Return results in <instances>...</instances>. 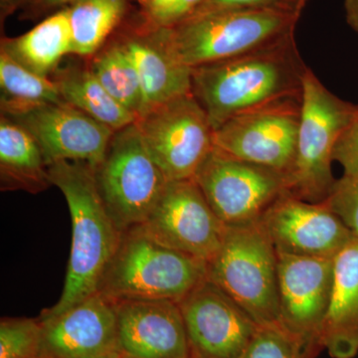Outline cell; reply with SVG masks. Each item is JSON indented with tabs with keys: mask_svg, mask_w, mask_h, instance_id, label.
<instances>
[{
	"mask_svg": "<svg viewBox=\"0 0 358 358\" xmlns=\"http://www.w3.org/2000/svg\"><path fill=\"white\" fill-rule=\"evenodd\" d=\"M308 67L294 37L274 46L192 69V94L214 131L241 115L301 109Z\"/></svg>",
	"mask_w": 358,
	"mask_h": 358,
	"instance_id": "cell-1",
	"label": "cell"
},
{
	"mask_svg": "<svg viewBox=\"0 0 358 358\" xmlns=\"http://www.w3.org/2000/svg\"><path fill=\"white\" fill-rule=\"evenodd\" d=\"M52 185L69 207L72 245L64 289L44 315H57L99 292L122 232L110 218L96 188L94 169L85 162H58L49 166Z\"/></svg>",
	"mask_w": 358,
	"mask_h": 358,
	"instance_id": "cell-2",
	"label": "cell"
},
{
	"mask_svg": "<svg viewBox=\"0 0 358 358\" xmlns=\"http://www.w3.org/2000/svg\"><path fill=\"white\" fill-rule=\"evenodd\" d=\"M300 16L241 8H202L164 26L176 55L190 69L240 57L293 38Z\"/></svg>",
	"mask_w": 358,
	"mask_h": 358,
	"instance_id": "cell-3",
	"label": "cell"
},
{
	"mask_svg": "<svg viewBox=\"0 0 358 358\" xmlns=\"http://www.w3.org/2000/svg\"><path fill=\"white\" fill-rule=\"evenodd\" d=\"M207 280V263L169 248L140 227L122 233L99 292L112 300L179 303Z\"/></svg>",
	"mask_w": 358,
	"mask_h": 358,
	"instance_id": "cell-4",
	"label": "cell"
},
{
	"mask_svg": "<svg viewBox=\"0 0 358 358\" xmlns=\"http://www.w3.org/2000/svg\"><path fill=\"white\" fill-rule=\"evenodd\" d=\"M357 115L358 106L334 95L308 68L296 155L285 176L289 193L312 203L329 197L336 181L331 169L334 148Z\"/></svg>",
	"mask_w": 358,
	"mask_h": 358,
	"instance_id": "cell-5",
	"label": "cell"
},
{
	"mask_svg": "<svg viewBox=\"0 0 358 358\" xmlns=\"http://www.w3.org/2000/svg\"><path fill=\"white\" fill-rule=\"evenodd\" d=\"M207 280L259 326L280 322L278 255L260 222L226 227L220 248L207 262Z\"/></svg>",
	"mask_w": 358,
	"mask_h": 358,
	"instance_id": "cell-6",
	"label": "cell"
},
{
	"mask_svg": "<svg viewBox=\"0 0 358 358\" xmlns=\"http://www.w3.org/2000/svg\"><path fill=\"white\" fill-rule=\"evenodd\" d=\"M94 174L103 203L122 233L147 220L169 182L136 122L115 131Z\"/></svg>",
	"mask_w": 358,
	"mask_h": 358,
	"instance_id": "cell-7",
	"label": "cell"
},
{
	"mask_svg": "<svg viewBox=\"0 0 358 358\" xmlns=\"http://www.w3.org/2000/svg\"><path fill=\"white\" fill-rule=\"evenodd\" d=\"M193 180L225 227L260 222L287 189L284 174L214 148Z\"/></svg>",
	"mask_w": 358,
	"mask_h": 358,
	"instance_id": "cell-8",
	"label": "cell"
},
{
	"mask_svg": "<svg viewBox=\"0 0 358 358\" xmlns=\"http://www.w3.org/2000/svg\"><path fill=\"white\" fill-rule=\"evenodd\" d=\"M136 124L169 181L193 179L214 148L213 127L192 93L148 110Z\"/></svg>",
	"mask_w": 358,
	"mask_h": 358,
	"instance_id": "cell-9",
	"label": "cell"
},
{
	"mask_svg": "<svg viewBox=\"0 0 358 358\" xmlns=\"http://www.w3.org/2000/svg\"><path fill=\"white\" fill-rule=\"evenodd\" d=\"M140 227L169 248L208 262L222 244L226 227L193 179L169 181Z\"/></svg>",
	"mask_w": 358,
	"mask_h": 358,
	"instance_id": "cell-10",
	"label": "cell"
},
{
	"mask_svg": "<svg viewBox=\"0 0 358 358\" xmlns=\"http://www.w3.org/2000/svg\"><path fill=\"white\" fill-rule=\"evenodd\" d=\"M37 358H122L115 303L100 292L57 315L38 317Z\"/></svg>",
	"mask_w": 358,
	"mask_h": 358,
	"instance_id": "cell-11",
	"label": "cell"
},
{
	"mask_svg": "<svg viewBox=\"0 0 358 358\" xmlns=\"http://www.w3.org/2000/svg\"><path fill=\"white\" fill-rule=\"evenodd\" d=\"M178 305L190 358H241L259 327L243 308L208 280Z\"/></svg>",
	"mask_w": 358,
	"mask_h": 358,
	"instance_id": "cell-12",
	"label": "cell"
},
{
	"mask_svg": "<svg viewBox=\"0 0 358 358\" xmlns=\"http://www.w3.org/2000/svg\"><path fill=\"white\" fill-rule=\"evenodd\" d=\"M275 252L285 255L334 259L355 239L324 203H312L285 193L260 221Z\"/></svg>",
	"mask_w": 358,
	"mask_h": 358,
	"instance_id": "cell-13",
	"label": "cell"
},
{
	"mask_svg": "<svg viewBox=\"0 0 358 358\" xmlns=\"http://www.w3.org/2000/svg\"><path fill=\"white\" fill-rule=\"evenodd\" d=\"M27 129L48 166L58 162L100 164L115 131L74 106L48 103L8 117Z\"/></svg>",
	"mask_w": 358,
	"mask_h": 358,
	"instance_id": "cell-14",
	"label": "cell"
},
{
	"mask_svg": "<svg viewBox=\"0 0 358 358\" xmlns=\"http://www.w3.org/2000/svg\"><path fill=\"white\" fill-rule=\"evenodd\" d=\"M280 324L322 350L320 333L334 284V260L277 253Z\"/></svg>",
	"mask_w": 358,
	"mask_h": 358,
	"instance_id": "cell-15",
	"label": "cell"
},
{
	"mask_svg": "<svg viewBox=\"0 0 358 358\" xmlns=\"http://www.w3.org/2000/svg\"><path fill=\"white\" fill-rule=\"evenodd\" d=\"M301 109L241 115L214 131V148L238 159L288 173L296 155Z\"/></svg>",
	"mask_w": 358,
	"mask_h": 358,
	"instance_id": "cell-16",
	"label": "cell"
},
{
	"mask_svg": "<svg viewBox=\"0 0 358 358\" xmlns=\"http://www.w3.org/2000/svg\"><path fill=\"white\" fill-rule=\"evenodd\" d=\"M115 303L122 358H190L178 303L166 300Z\"/></svg>",
	"mask_w": 358,
	"mask_h": 358,
	"instance_id": "cell-17",
	"label": "cell"
},
{
	"mask_svg": "<svg viewBox=\"0 0 358 358\" xmlns=\"http://www.w3.org/2000/svg\"><path fill=\"white\" fill-rule=\"evenodd\" d=\"M119 42L128 52L140 78L145 98L143 114L192 93V69L183 64L171 49L164 26L155 25L147 33L127 35Z\"/></svg>",
	"mask_w": 358,
	"mask_h": 358,
	"instance_id": "cell-18",
	"label": "cell"
},
{
	"mask_svg": "<svg viewBox=\"0 0 358 358\" xmlns=\"http://www.w3.org/2000/svg\"><path fill=\"white\" fill-rule=\"evenodd\" d=\"M320 343L333 358H355L358 355L357 238L334 258L333 291Z\"/></svg>",
	"mask_w": 358,
	"mask_h": 358,
	"instance_id": "cell-19",
	"label": "cell"
},
{
	"mask_svg": "<svg viewBox=\"0 0 358 358\" xmlns=\"http://www.w3.org/2000/svg\"><path fill=\"white\" fill-rule=\"evenodd\" d=\"M52 185L49 166L38 143L10 117L0 120V189L37 194Z\"/></svg>",
	"mask_w": 358,
	"mask_h": 358,
	"instance_id": "cell-20",
	"label": "cell"
},
{
	"mask_svg": "<svg viewBox=\"0 0 358 358\" xmlns=\"http://www.w3.org/2000/svg\"><path fill=\"white\" fill-rule=\"evenodd\" d=\"M28 70L51 77L62 59L72 55V34L68 9L49 16L16 38L2 40L1 49Z\"/></svg>",
	"mask_w": 358,
	"mask_h": 358,
	"instance_id": "cell-21",
	"label": "cell"
},
{
	"mask_svg": "<svg viewBox=\"0 0 358 358\" xmlns=\"http://www.w3.org/2000/svg\"><path fill=\"white\" fill-rule=\"evenodd\" d=\"M64 102L117 131L134 124L138 117L110 95L89 65L57 69L51 76Z\"/></svg>",
	"mask_w": 358,
	"mask_h": 358,
	"instance_id": "cell-22",
	"label": "cell"
},
{
	"mask_svg": "<svg viewBox=\"0 0 358 358\" xmlns=\"http://www.w3.org/2000/svg\"><path fill=\"white\" fill-rule=\"evenodd\" d=\"M1 115L15 117L48 103L62 102L57 85L51 77L41 76L0 50Z\"/></svg>",
	"mask_w": 358,
	"mask_h": 358,
	"instance_id": "cell-23",
	"label": "cell"
},
{
	"mask_svg": "<svg viewBox=\"0 0 358 358\" xmlns=\"http://www.w3.org/2000/svg\"><path fill=\"white\" fill-rule=\"evenodd\" d=\"M124 7V0H79L67 8L72 55L91 59L98 53L121 20Z\"/></svg>",
	"mask_w": 358,
	"mask_h": 358,
	"instance_id": "cell-24",
	"label": "cell"
},
{
	"mask_svg": "<svg viewBox=\"0 0 358 358\" xmlns=\"http://www.w3.org/2000/svg\"><path fill=\"white\" fill-rule=\"evenodd\" d=\"M89 67L110 95L140 117L145 112V98L133 61L119 41L103 47L89 59Z\"/></svg>",
	"mask_w": 358,
	"mask_h": 358,
	"instance_id": "cell-25",
	"label": "cell"
},
{
	"mask_svg": "<svg viewBox=\"0 0 358 358\" xmlns=\"http://www.w3.org/2000/svg\"><path fill=\"white\" fill-rule=\"evenodd\" d=\"M320 350L277 322L259 326L241 358H315Z\"/></svg>",
	"mask_w": 358,
	"mask_h": 358,
	"instance_id": "cell-26",
	"label": "cell"
},
{
	"mask_svg": "<svg viewBox=\"0 0 358 358\" xmlns=\"http://www.w3.org/2000/svg\"><path fill=\"white\" fill-rule=\"evenodd\" d=\"M40 343L38 319H2L0 358H37Z\"/></svg>",
	"mask_w": 358,
	"mask_h": 358,
	"instance_id": "cell-27",
	"label": "cell"
},
{
	"mask_svg": "<svg viewBox=\"0 0 358 358\" xmlns=\"http://www.w3.org/2000/svg\"><path fill=\"white\" fill-rule=\"evenodd\" d=\"M322 203L331 209L358 239V173L336 179L331 194Z\"/></svg>",
	"mask_w": 358,
	"mask_h": 358,
	"instance_id": "cell-28",
	"label": "cell"
},
{
	"mask_svg": "<svg viewBox=\"0 0 358 358\" xmlns=\"http://www.w3.org/2000/svg\"><path fill=\"white\" fill-rule=\"evenodd\" d=\"M308 0H205L202 8L260 9L300 16ZM197 9V10H199Z\"/></svg>",
	"mask_w": 358,
	"mask_h": 358,
	"instance_id": "cell-29",
	"label": "cell"
},
{
	"mask_svg": "<svg viewBox=\"0 0 358 358\" xmlns=\"http://www.w3.org/2000/svg\"><path fill=\"white\" fill-rule=\"evenodd\" d=\"M334 162L343 167V176L358 173V115L336 143Z\"/></svg>",
	"mask_w": 358,
	"mask_h": 358,
	"instance_id": "cell-30",
	"label": "cell"
},
{
	"mask_svg": "<svg viewBox=\"0 0 358 358\" xmlns=\"http://www.w3.org/2000/svg\"><path fill=\"white\" fill-rule=\"evenodd\" d=\"M155 25H162L179 0H141Z\"/></svg>",
	"mask_w": 358,
	"mask_h": 358,
	"instance_id": "cell-31",
	"label": "cell"
},
{
	"mask_svg": "<svg viewBox=\"0 0 358 358\" xmlns=\"http://www.w3.org/2000/svg\"><path fill=\"white\" fill-rule=\"evenodd\" d=\"M205 0H179L178 6L174 7L173 11L167 15L166 20L160 26H171L183 18L187 17L190 14L195 13Z\"/></svg>",
	"mask_w": 358,
	"mask_h": 358,
	"instance_id": "cell-32",
	"label": "cell"
},
{
	"mask_svg": "<svg viewBox=\"0 0 358 358\" xmlns=\"http://www.w3.org/2000/svg\"><path fill=\"white\" fill-rule=\"evenodd\" d=\"M346 21L358 33V0H345Z\"/></svg>",
	"mask_w": 358,
	"mask_h": 358,
	"instance_id": "cell-33",
	"label": "cell"
},
{
	"mask_svg": "<svg viewBox=\"0 0 358 358\" xmlns=\"http://www.w3.org/2000/svg\"><path fill=\"white\" fill-rule=\"evenodd\" d=\"M79 1V0H37L40 6L44 8H50V7H55L63 6V4L74 3V2Z\"/></svg>",
	"mask_w": 358,
	"mask_h": 358,
	"instance_id": "cell-34",
	"label": "cell"
},
{
	"mask_svg": "<svg viewBox=\"0 0 358 358\" xmlns=\"http://www.w3.org/2000/svg\"><path fill=\"white\" fill-rule=\"evenodd\" d=\"M25 0H1L2 9L6 11H13L14 8L20 6Z\"/></svg>",
	"mask_w": 358,
	"mask_h": 358,
	"instance_id": "cell-35",
	"label": "cell"
}]
</instances>
